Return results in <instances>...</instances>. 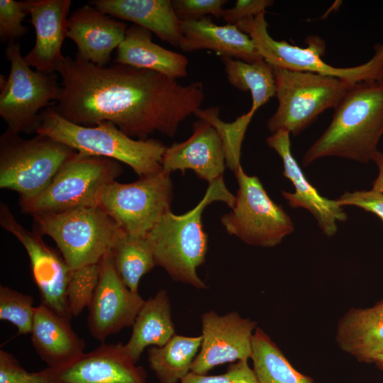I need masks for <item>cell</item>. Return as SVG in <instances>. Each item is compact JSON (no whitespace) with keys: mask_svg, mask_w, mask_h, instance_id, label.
<instances>
[{"mask_svg":"<svg viewBox=\"0 0 383 383\" xmlns=\"http://www.w3.org/2000/svg\"><path fill=\"white\" fill-rule=\"evenodd\" d=\"M122 172L116 160L77 152L42 193L30 199H19L21 211L33 216L99 205L106 188Z\"/></svg>","mask_w":383,"mask_h":383,"instance_id":"cell-7","label":"cell"},{"mask_svg":"<svg viewBox=\"0 0 383 383\" xmlns=\"http://www.w3.org/2000/svg\"><path fill=\"white\" fill-rule=\"evenodd\" d=\"M201 343V335L187 337L175 334L163 346L148 349L150 368L160 383H178L190 372Z\"/></svg>","mask_w":383,"mask_h":383,"instance_id":"cell-27","label":"cell"},{"mask_svg":"<svg viewBox=\"0 0 383 383\" xmlns=\"http://www.w3.org/2000/svg\"><path fill=\"white\" fill-rule=\"evenodd\" d=\"M257 323L242 318L236 311L218 315L214 311L201 316V343L191 372L206 374L218 365L248 361L252 353V338Z\"/></svg>","mask_w":383,"mask_h":383,"instance_id":"cell-14","label":"cell"},{"mask_svg":"<svg viewBox=\"0 0 383 383\" xmlns=\"http://www.w3.org/2000/svg\"><path fill=\"white\" fill-rule=\"evenodd\" d=\"M251 360L259 383H315L311 377L298 372L260 328L254 332Z\"/></svg>","mask_w":383,"mask_h":383,"instance_id":"cell-28","label":"cell"},{"mask_svg":"<svg viewBox=\"0 0 383 383\" xmlns=\"http://www.w3.org/2000/svg\"><path fill=\"white\" fill-rule=\"evenodd\" d=\"M32 216L38 232L55 241L72 270L99 263L124 232L100 205Z\"/></svg>","mask_w":383,"mask_h":383,"instance_id":"cell-5","label":"cell"},{"mask_svg":"<svg viewBox=\"0 0 383 383\" xmlns=\"http://www.w3.org/2000/svg\"><path fill=\"white\" fill-rule=\"evenodd\" d=\"M0 383H48L41 371H26L10 353L0 350Z\"/></svg>","mask_w":383,"mask_h":383,"instance_id":"cell-37","label":"cell"},{"mask_svg":"<svg viewBox=\"0 0 383 383\" xmlns=\"http://www.w3.org/2000/svg\"><path fill=\"white\" fill-rule=\"evenodd\" d=\"M273 2L271 0H238L232 8L223 10L221 17L227 24L236 26L242 20L265 12Z\"/></svg>","mask_w":383,"mask_h":383,"instance_id":"cell-39","label":"cell"},{"mask_svg":"<svg viewBox=\"0 0 383 383\" xmlns=\"http://www.w3.org/2000/svg\"><path fill=\"white\" fill-rule=\"evenodd\" d=\"M228 82L235 89L250 91V110H257L275 96V79L272 65L265 60L250 63L228 57H221Z\"/></svg>","mask_w":383,"mask_h":383,"instance_id":"cell-30","label":"cell"},{"mask_svg":"<svg viewBox=\"0 0 383 383\" xmlns=\"http://www.w3.org/2000/svg\"><path fill=\"white\" fill-rule=\"evenodd\" d=\"M57 72L62 91L53 106L60 116L84 126L109 121L139 140L155 131L174 137L205 97L201 82L183 85L159 72L124 64L99 66L67 56Z\"/></svg>","mask_w":383,"mask_h":383,"instance_id":"cell-1","label":"cell"},{"mask_svg":"<svg viewBox=\"0 0 383 383\" xmlns=\"http://www.w3.org/2000/svg\"><path fill=\"white\" fill-rule=\"evenodd\" d=\"M170 173L140 177L132 183L112 182L99 205L127 234L146 236L170 210L173 196Z\"/></svg>","mask_w":383,"mask_h":383,"instance_id":"cell-12","label":"cell"},{"mask_svg":"<svg viewBox=\"0 0 383 383\" xmlns=\"http://www.w3.org/2000/svg\"><path fill=\"white\" fill-rule=\"evenodd\" d=\"M378 167V175L372 183V189L383 194V152L379 150L376 152L372 160Z\"/></svg>","mask_w":383,"mask_h":383,"instance_id":"cell-40","label":"cell"},{"mask_svg":"<svg viewBox=\"0 0 383 383\" xmlns=\"http://www.w3.org/2000/svg\"><path fill=\"white\" fill-rule=\"evenodd\" d=\"M193 133L185 141L166 148L162 160V171L180 170L184 174L192 170L201 179L211 184L223 177L226 167L223 143L216 130L199 119L193 125Z\"/></svg>","mask_w":383,"mask_h":383,"instance_id":"cell-19","label":"cell"},{"mask_svg":"<svg viewBox=\"0 0 383 383\" xmlns=\"http://www.w3.org/2000/svg\"><path fill=\"white\" fill-rule=\"evenodd\" d=\"M145 301L123 282L108 252L99 262V282L88 307L87 326L91 335L104 342L133 326Z\"/></svg>","mask_w":383,"mask_h":383,"instance_id":"cell-15","label":"cell"},{"mask_svg":"<svg viewBox=\"0 0 383 383\" xmlns=\"http://www.w3.org/2000/svg\"><path fill=\"white\" fill-rule=\"evenodd\" d=\"M341 206H355L371 212L383 221V194L370 190L346 192L335 199Z\"/></svg>","mask_w":383,"mask_h":383,"instance_id":"cell-38","label":"cell"},{"mask_svg":"<svg viewBox=\"0 0 383 383\" xmlns=\"http://www.w3.org/2000/svg\"><path fill=\"white\" fill-rule=\"evenodd\" d=\"M238 184L235 205L221 221L226 232L255 246L272 248L294 231L290 216L267 194L256 176L240 166L235 172Z\"/></svg>","mask_w":383,"mask_h":383,"instance_id":"cell-11","label":"cell"},{"mask_svg":"<svg viewBox=\"0 0 383 383\" xmlns=\"http://www.w3.org/2000/svg\"><path fill=\"white\" fill-rule=\"evenodd\" d=\"M152 39L150 30L135 24L129 26L117 48L114 63L150 70L176 79L187 77V57L160 46Z\"/></svg>","mask_w":383,"mask_h":383,"instance_id":"cell-25","label":"cell"},{"mask_svg":"<svg viewBox=\"0 0 383 383\" xmlns=\"http://www.w3.org/2000/svg\"><path fill=\"white\" fill-rule=\"evenodd\" d=\"M89 3L110 16L131 21L172 46H179L182 37L180 21L170 0H93Z\"/></svg>","mask_w":383,"mask_h":383,"instance_id":"cell-23","label":"cell"},{"mask_svg":"<svg viewBox=\"0 0 383 383\" xmlns=\"http://www.w3.org/2000/svg\"><path fill=\"white\" fill-rule=\"evenodd\" d=\"M127 25L91 5L74 10L67 19V38L77 47L76 58L106 66L111 55L123 40Z\"/></svg>","mask_w":383,"mask_h":383,"instance_id":"cell-20","label":"cell"},{"mask_svg":"<svg viewBox=\"0 0 383 383\" xmlns=\"http://www.w3.org/2000/svg\"><path fill=\"white\" fill-rule=\"evenodd\" d=\"M34 299L7 286H0V319L14 325L19 335L30 333L35 307Z\"/></svg>","mask_w":383,"mask_h":383,"instance_id":"cell-32","label":"cell"},{"mask_svg":"<svg viewBox=\"0 0 383 383\" xmlns=\"http://www.w3.org/2000/svg\"><path fill=\"white\" fill-rule=\"evenodd\" d=\"M26 14L21 1H0V38L1 41L16 42L27 33L28 29L22 23Z\"/></svg>","mask_w":383,"mask_h":383,"instance_id":"cell-34","label":"cell"},{"mask_svg":"<svg viewBox=\"0 0 383 383\" xmlns=\"http://www.w3.org/2000/svg\"><path fill=\"white\" fill-rule=\"evenodd\" d=\"M265 12L240 21L236 26L252 39L264 60L279 68L331 76L357 84L383 81V42L377 44L373 56L366 62L350 67H337L321 57L325 49L319 38H310L308 47L300 48L279 41L267 30Z\"/></svg>","mask_w":383,"mask_h":383,"instance_id":"cell-8","label":"cell"},{"mask_svg":"<svg viewBox=\"0 0 383 383\" xmlns=\"http://www.w3.org/2000/svg\"><path fill=\"white\" fill-rule=\"evenodd\" d=\"M131 336L124 349L135 363L148 346L162 347L174 335L169 296L160 289L145 301L134 321Z\"/></svg>","mask_w":383,"mask_h":383,"instance_id":"cell-26","label":"cell"},{"mask_svg":"<svg viewBox=\"0 0 383 383\" xmlns=\"http://www.w3.org/2000/svg\"><path fill=\"white\" fill-rule=\"evenodd\" d=\"M76 152L49 136L25 139L6 129L0 137V188L16 192L19 199L35 197Z\"/></svg>","mask_w":383,"mask_h":383,"instance_id":"cell-9","label":"cell"},{"mask_svg":"<svg viewBox=\"0 0 383 383\" xmlns=\"http://www.w3.org/2000/svg\"><path fill=\"white\" fill-rule=\"evenodd\" d=\"M110 254L123 282L132 292H138L141 277L156 266L146 236L131 235L123 232L114 242Z\"/></svg>","mask_w":383,"mask_h":383,"instance_id":"cell-29","label":"cell"},{"mask_svg":"<svg viewBox=\"0 0 383 383\" xmlns=\"http://www.w3.org/2000/svg\"><path fill=\"white\" fill-rule=\"evenodd\" d=\"M182 33L179 48L184 52L209 50L221 57H228L246 62L263 60L252 39L236 26H218L211 18L180 21Z\"/></svg>","mask_w":383,"mask_h":383,"instance_id":"cell-21","label":"cell"},{"mask_svg":"<svg viewBox=\"0 0 383 383\" xmlns=\"http://www.w3.org/2000/svg\"><path fill=\"white\" fill-rule=\"evenodd\" d=\"M383 135V81L355 84L339 104L331 123L304 155L309 166L326 157L361 163L372 160Z\"/></svg>","mask_w":383,"mask_h":383,"instance_id":"cell-2","label":"cell"},{"mask_svg":"<svg viewBox=\"0 0 383 383\" xmlns=\"http://www.w3.org/2000/svg\"><path fill=\"white\" fill-rule=\"evenodd\" d=\"M220 109L212 106L199 109L194 116L209 123L221 137L226 160V165L234 172L241 166V147L248 126L255 112L249 110L232 122H224L219 118Z\"/></svg>","mask_w":383,"mask_h":383,"instance_id":"cell-31","label":"cell"},{"mask_svg":"<svg viewBox=\"0 0 383 383\" xmlns=\"http://www.w3.org/2000/svg\"><path fill=\"white\" fill-rule=\"evenodd\" d=\"M99 278V262L73 270L67 289V300L72 316L89 307Z\"/></svg>","mask_w":383,"mask_h":383,"instance_id":"cell-33","label":"cell"},{"mask_svg":"<svg viewBox=\"0 0 383 383\" xmlns=\"http://www.w3.org/2000/svg\"><path fill=\"white\" fill-rule=\"evenodd\" d=\"M36 133L49 136L79 153L125 163L140 177L162 170L167 147L162 142L133 139L109 121L93 126L77 125L60 116L51 105L41 111Z\"/></svg>","mask_w":383,"mask_h":383,"instance_id":"cell-4","label":"cell"},{"mask_svg":"<svg viewBox=\"0 0 383 383\" xmlns=\"http://www.w3.org/2000/svg\"><path fill=\"white\" fill-rule=\"evenodd\" d=\"M220 201L233 209L235 196L227 189L223 177L209 184L204 198L192 210L182 215L171 211L164 215L147 234L155 265L165 269L176 282L196 289L206 285L196 270L205 261L208 235L201 222L203 211L209 204Z\"/></svg>","mask_w":383,"mask_h":383,"instance_id":"cell-3","label":"cell"},{"mask_svg":"<svg viewBox=\"0 0 383 383\" xmlns=\"http://www.w3.org/2000/svg\"><path fill=\"white\" fill-rule=\"evenodd\" d=\"M0 225L23 246L29 257L32 278L41 303L60 316L71 320L67 289L73 270L60 252L47 245L37 231H29L16 219L6 204H0Z\"/></svg>","mask_w":383,"mask_h":383,"instance_id":"cell-13","label":"cell"},{"mask_svg":"<svg viewBox=\"0 0 383 383\" xmlns=\"http://www.w3.org/2000/svg\"><path fill=\"white\" fill-rule=\"evenodd\" d=\"M290 133L280 129L266 140L268 146L280 156L283 164V176L293 184L294 192L282 191L283 197L292 209L308 210L316 220L323 233L328 237L334 235L338 230L337 222L347 220L348 216L336 200L321 195L308 181L291 151Z\"/></svg>","mask_w":383,"mask_h":383,"instance_id":"cell-17","label":"cell"},{"mask_svg":"<svg viewBox=\"0 0 383 383\" xmlns=\"http://www.w3.org/2000/svg\"><path fill=\"white\" fill-rule=\"evenodd\" d=\"M248 362L239 360L233 362L225 373L219 375L198 374L190 371L180 383H259Z\"/></svg>","mask_w":383,"mask_h":383,"instance_id":"cell-35","label":"cell"},{"mask_svg":"<svg viewBox=\"0 0 383 383\" xmlns=\"http://www.w3.org/2000/svg\"><path fill=\"white\" fill-rule=\"evenodd\" d=\"M278 107L267 120L272 133L284 129L296 135L328 109H335L355 84L316 73L272 66Z\"/></svg>","mask_w":383,"mask_h":383,"instance_id":"cell-6","label":"cell"},{"mask_svg":"<svg viewBox=\"0 0 383 383\" xmlns=\"http://www.w3.org/2000/svg\"><path fill=\"white\" fill-rule=\"evenodd\" d=\"M122 343H102L72 361L44 369L48 383H146V372L137 366Z\"/></svg>","mask_w":383,"mask_h":383,"instance_id":"cell-16","label":"cell"},{"mask_svg":"<svg viewBox=\"0 0 383 383\" xmlns=\"http://www.w3.org/2000/svg\"><path fill=\"white\" fill-rule=\"evenodd\" d=\"M374 363H375L379 369L383 370V353L375 358Z\"/></svg>","mask_w":383,"mask_h":383,"instance_id":"cell-41","label":"cell"},{"mask_svg":"<svg viewBox=\"0 0 383 383\" xmlns=\"http://www.w3.org/2000/svg\"><path fill=\"white\" fill-rule=\"evenodd\" d=\"M226 0H173L174 11L180 21L199 20L213 15L221 17Z\"/></svg>","mask_w":383,"mask_h":383,"instance_id":"cell-36","label":"cell"},{"mask_svg":"<svg viewBox=\"0 0 383 383\" xmlns=\"http://www.w3.org/2000/svg\"><path fill=\"white\" fill-rule=\"evenodd\" d=\"M70 321L43 303L35 307L31 342L49 367L67 364L84 353L85 343L73 331Z\"/></svg>","mask_w":383,"mask_h":383,"instance_id":"cell-22","label":"cell"},{"mask_svg":"<svg viewBox=\"0 0 383 383\" xmlns=\"http://www.w3.org/2000/svg\"><path fill=\"white\" fill-rule=\"evenodd\" d=\"M11 63L7 79L1 75L0 116L8 130L30 134L40 125V110L58 101L62 89L55 73L31 70L22 56L20 45L9 42L5 51Z\"/></svg>","mask_w":383,"mask_h":383,"instance_id":"cell-10","label":"cell"},{"mask_svg":"<svg viewBox=\"0 0 383 383\" xmlns=\"http://www.w3.org/2000/svg\"><path fill=\"white\" fill-rule=\"evenodd\" d=\"M21 4L35 32L32 50L24 56L26 63L37 71L57 72L65 57L62 45L67 33L70 0H25Z\"/></svg>","mask_w":383,"mask_h":383,"instance_id":"cell-18","label":"cell"},{"mask_svg":"<svg viewBox=\"0 0 383 383\" xmlns=\"http://www.w3.org/2000/svg\"><path fill=\"white\" fill-rule=\"evenodd\" d=\"M335 340L359 362H374L383 353V300L372 307L349 309L338 323Z\"/></svg>","mask_w":383,"mask_h":383,"instance_id":"cell-24","label":"cell"}]
</instances>
